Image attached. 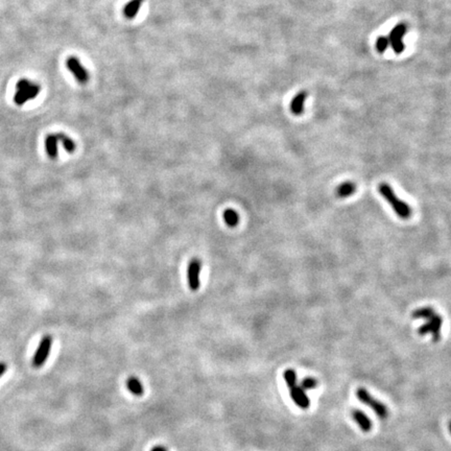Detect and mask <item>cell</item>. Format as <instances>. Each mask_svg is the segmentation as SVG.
I'll use <instances>...</instances> for the list:
<instances>
[{
  "mask_svg": "<svg viewBox=\"0 0 451 451\" xmlns=\"http://www.w3.org/2000/svg\"><path fill=\"white\" fill-rule=\"evenodd\" d=\"M378 192L382 197L390 204L393 211L401 220H410L413 215L412 207L403 200L399 199L395 194L394 189L388 183H381L378 186Z\"/></svg>",
  "mask_w": 451,
  "mask_h": 451,
  "instance_id": "1",
  "label": "cell"
},
{
  "mask_svg": "<svg viewBox=\"0 0 451 451\" xmlns=\"http://www.w3.org/2000/svg\"><path fill=\"white\" fill-rule=\"evenodd\" d=\"M41 91V86L28 79H21L16 84L14 103L17 106H23L28 102L35 100Z\"/></svg>",
  "mask_w": 451,
  "mask_h": 451,
  "instance_id": "2",
  "label": "cell"
},
{
  "mask_svg": "<svg viewBox=\"0 0 451 451\" xmlns=\"http://www.w3.org/2000/svg\"><path fill=\"white\" fill-rule=\"evenodd\" d=\"M356 397H358V399L362 403H364V405L370 407L373 410V412L382 420L388 418L389 416L388 407L385 405V403L375 399L366 389L360 388L356 390Z\"/></svg>",
  "mask_w": 451,
  "mask_h": 451,
  "instance_id": "3",
  "label": "cell"
},
{
  "mask_svg": "<svg viewBox=\"0 0 451 451\" xmlns=\"http://www.w3.org/2000/svg\"><path fill=\"white\" fill-rule=\"evenodd\" d=\"M426 323L423 324L419 329L418 334L420 336H426L431 334L433 336L434 342H438L441 339V329L443 325V318L435 313L429 319L425 320Z\"/></svg>",
  "mask_w": 451,
  "mask_h": 451,
  "instance_id": "4",
  "label": "cell"
},
{
  "mask_svg": "<svg viewBox=\"0 0 451 451\" xmlns=\"http://www.w3.org/2000/svg\"><path fill=\"white\" fill-rule=\"evenodd\" d=\"M65 65H66V68L70 71L71 74H73L74 78L77 80V82L80 85H86L89 82L90 76H89L88 70L81 63V61L78 57H75V56L68 57L65 62Z\"/></svg>",
  "mask_w": 451,
  "mask_h": 451,
  "instance_id": "5",
  "label": "cell"
},
{
  "mask_svg": "<svg viewBox=\"0 0 451 451\" xmlns=\"http://www.w3.org/2000/svg\"><path fill=\"white\" fill-rule=\"evenodd\" d=\"M406 34H407L406 23H398V25L390 32L389 42L395 54L399 55L405 51L406 45L405 42H403V38H405Z\"/></svg>",
  "mask_w": 451,
  "mask_h": 451,
  "instance_id": "6",
  "label": "cell"
},
{
  "mask_svg": "<svg viewBox=\"0 0 451 451\" xmlns=\"http://www.w3.org/2000/svg\"><path fill=\"white\" fill-rule=\"evenodd\" d=\"M202 260L199 258H193L188 265L187 269V280L189 289L192 291H198L201 287L200 275L202 272Z\"/></svg>",
  "mask_w": 451,
  "mask_h": 451,
  "instance_id": "7",
  "label": "cell"
},
{
  "mask_svg": "<svg viewBox=\"0 0 451 451\" xmlns=\"http://www.w3.org/2000/svg\"><path fill=\"white\" fill-rule=\"evenodd\" d=\"M52 346H53V338L51 336H45L41 340L39 347L33 358V366L35 368H40L45 364L47 358H49V355L51 353Z\"/></svg>",
  "mask_w": 451,
  "mask_h": 451,
  "instance_id": "8",
  "label": "cell"
},
{
  "mask_svg": "<svg viewBox=\"0 0 451 451\" xmlns=\"http://www.w3.org/2000/svg\"><path fill=\"white\" fill-rule=\"evenodd\" d=\"M290 391H291V397H292L293 401L299 408H301L303 410H307L308 408L311 407L310 397L306 395L305 390H303L300 386L297 385V386L291 388Z\"/></svg>",
  "mask_w": 451,
  "mask_h": 451,
  "instance_id": "9",
  "label": "cell"
},
{
  "mask_svg": "<svg viewBox=\"0 0 451 451\" xmlns=\"http://www.w3.org/2000/svg\"><path fill=\"white\" fill-rule=\"evenodd\" d=\"M351 415H352V419L356 422V424L360 426V429L364 433H369L372 430V426H373L372 421L364 412H362L358 409H354L352 411Z\"/></svg>",
  "mask_w": 451,
  "mask_h": 451,
  "instance_id": "10",
  "label": "cell"
},
{
  "mask_svg": "<svg viewBox=\"0 0 451 451\" xmlns=\"http://www.w3.org/2000/svg\"><path fill=\"white\" fill-rule=\"evenodd\" d=\"M60 144L57 133L50 134L45 139V150L47 155H49L52 159H57L59 155L58 145Z\"/></svg>",
  "mask_w": 451,
  "mask_h": 451,
  "instance_id": "11",
  "label": "cell"
},
{
  "mask_svg": "<svg viewBox=\"0 0 451 451\" xmlns=\"http://www.w3.org/2000/svg\"><path fill=\"white\" fill-rule=\"evenodd\" d=\"M144 3L145 0H131V2H129L123 9L124 16L129 20L135 19Z\"/></svg>",
  "mask_w": 451,
  "mask_h": 451,
  "instance_id": "12",
  "label": "cell"
},
{
  "mask_svg": "<svg viewBox=\"0 0 451 451\" xmlns=\"http://www.w3.org/2000/svg\"><path fill=\"white\" fill-rule=\"evenodd\" d=\"M306 98H307V93L305 91H301L292 100L291 111L294 115H301L304 112V105Z\"/></svg>",
  "mask_w": 451,
  "mask_h": 451,
  "instance_id": "13",
  "label": "cell"
},
{
  "mask_svg": "<svg viewBox=\"0 0 451 451\" xmlns=\"http://www.w3.org/2000/svg\"><path fill=\"white\" fill-rule=\"evenodd\" d=\"M355 192H356V184L354 182L347 181L338 186L337 196L341 199H346L354 195Z\"/></svg>",
  "mask_w": 451,
  "mask_h": 451,
  "instance_id": "14",
  "label": "cell"
},
{
  "mask_svg": "<svg viewBox=\"0 0 451 451\" xmlns=\"http://www.w3.org/2000/svg\"><path fill=\"white\" fill-rule=\"evenodd\" d=\"M58 135V139L60 144H62L63 148L65 149V151L69 154H73L76 149H77V145L76 142L71 139L69 136H67L65 133H57Z\"/></svg>",
  "mask_w": 451,
  "mask_h": 451,
  "instance_id": "15",
  "label": "cell"
},
{
  "mask_svg": "<svg viewBox=\"0 0 451 451\" xmlns=\"http://www.w3.org/2000/svg\"><path fill=\"white\" fill-rule=\"evenodd\" d=\"M223 218H224L225 223H226L230 228H234V227H236L237 225H239V223H240V216H239V213H237L234 209H231V208H228V209H226V210L224 211Z\"/></svg>",
  "mask_w": 451,
  "mask_h": 451,
  "instance_id": "16",
  "label": "cell"
},
{
  "mask_svg": "<svg viewBox=\"0 0 451 451\" xmlns=\"http://www.w3.org/2000/svg\"><path fill=\"white\" fill-rule=\"evenodd\" d=\"M127 387L129 391L135 395V396H142L144 395V387H142L141 383L138 381L136 377H130L127 382Z\"/></svg>",
  "mask_w": 451,
  "mask_h": 451,
  "instance_id": "17",
  "label": "cell"
},
{
  "mask_svg": "<svg viewBox=\"0 0 451 451\" xmlns=\"http://www.w3.org/2000/svg\"><path fill=\"white\" fill-rule=\"evenodd\" d=\"M435 313H436L435 310L432 307H422V308H419V310H416L413 313L412 317L416 320L417 319L426 320V319H429L431 316H433Z\"/></svg>",
  "mask_w": 451,
  "mask_h": 451,
  "instance_id": "18",
  "label": "cell"
},
{
  "mask_svg": "<svg viewBox=\"0 0 451 451\" xmlns=\"http://www.w3.org/2000/svg\"><path fill=\"white\" fill-rule=\"evenodd\" d=\"M283 377H284V379H286V383L290 389L297 386V374L294 370H292V369L287 370L286 372H284Z\"/></svg>",
  "mask_w": 451,
  "mask_h": 451,
  "instance_id": "19",
  "label": "cell"
},
{
  "mask_svg": "<svg viewBox=\"0 0 451 451\" xmlns=\"http://www.w3.org/2000/svg\"><path fill=\"white\" fill-rule=\"evenodd\" d=\"M389 45H390L389 38H387V37H379V38L376 40L375 47H376V50H377L378 53L384 54V53L387 51V49L389 47Z\"/></svg>",
  "mask_w": 451,
  "mask_h": 451,
  "instance_id": "20",
  "label": "cell"
},
{
  "mask_svg": "<svg viewBox=\"0 0 451 451\" xmlns=\"http://www.w3.org/2000/svg\"><path fill=\"white\" fill-rule=\"evenodd\" d=\"M300 387L303 390H312V389H315L318 387V383H317L316 379L313 377H306L302 381Z\"/></svg>",
  "mask_w": 451,
  "mask_h": 451,
  "instance_id": "21",
  "label": "cell"
},
{
  "mask_svg": "<svg viewBox=\"0 0 451 451\" xmlns=\"http://www.w3.org/2000/svg\"><path fill=\"white\" fill-rule=\"evenodd\" d=\"M6 371H7V365L4 363H0V377L5 374Z\"/></svg>",
  "mask_w": 451,
  "mask_h": 451,
  "instance_id": "22",
  "label": "cell"
},
{
  "mask_svg": "<svg viewBox=\"0 0 451 451\" xmlns=\"http://www.w3.org/2000/svg\"><path fill=\"white\" fill-rule=\"evenodd\" d=\"M152 451H168L163 446H156L152 449Z\"/></svg>",
  "mask_w": 451,
  "mask_h": 451,
  "instance_id": "23",
  "label": "cell"
},
{
  "mask_svg": "<svg viewBox=\"0 0 451 451\" xmlns=\"http://www.w3.org/2000/svg\"><path fill=\"white\" fill-rule=\"evenodd\" d=\"M449 432H450V434H451V422L449 423Z\"/></svg>",
  "mask_w": 451,
  "mask_h": 451,
  "instance_id": "24",
  "label": "cell"
}]
</instances>
